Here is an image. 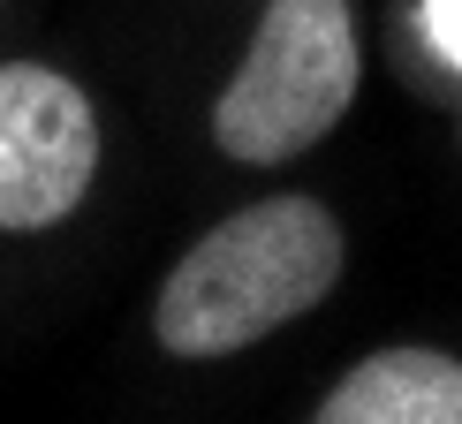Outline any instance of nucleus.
<instances>
[{
  "mask_svg": "<svg viewBox=\"0 0 462 424\" xmlns=\"http://www.w3.org/2000/svg\"><path fill=\"white\" fill-rule=\"evenodd\" d=\"M349 227L311 189H273L258 205H236L167 265L152 296V341L182 364H220L258 349L265 334L311 318L341 288Z\"/></svg>",
  "mask_w": 462,
  "mask_h": 424,
  "instance_id": "nucleus-1",
  "label": "nucleus"
},
{
  "mask_svg": "<svg viewBox=\"0 0 462 424\" xmlns=\"http://www.w3.org/2000/svg\"><path fill=\"white\" fill-rule=\"evenodd\" d=\"M364 46L349 0H265L213 99V144L236 167H288L349 122Z\"/></svg>",
  "mask_w": 462,
  "mask_h": 424,
  "instance_id": "nucleus-2",
  "label": "nucleus"
},
{
  "mask_svg": "<svg viewBox=\"0 0 462 424\" xmlns=\"http://www.w3.org/2000/svg\"><path fill=\"white\" fill-rule=\"evenodd\" d=\"M99 182V106L46 61H0V235H46Z\"/></svg>",
  "mask_w": 462,
  "mask_h": 424,
  "instance_id": "nucleus-3",
  "label": "nucleus"
},
{
  "mask_svg": "<svg viewBox=\"0 0 462 424\" xmlns=\"http://www.w3.org/2000/svg\"><path fill=\"white\" fill-rule=\"evenodd\" d=\"M319 424H462V356L394 341L334 379L311 401Z\"/></svg>",
  "mask_w": 462,
  "mask_h": 424,
  "instance_id": "nucleus-4",
  "label": "nucleus"
}]
</instances>
